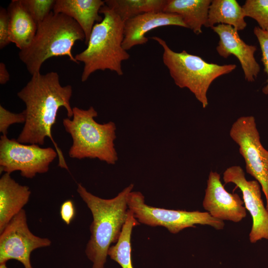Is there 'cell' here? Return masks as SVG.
Instances as JSON below:
<instances>
[{
  "label": "cell",
  "mask_w": 268,
  "mask_h": 268,
  "mask_svg": "<svg viewBox=\"0 0 268 268\" xmlns=\"http://www.w3.org/2000/svg\"><path fill=\"white\" fill-rule=\"evenodd\" d=\"M30 188L16 182L10 174L4 173L0 178V233L28 202Z\"/></svg>",
  "instance_id": "obj_15"
},
{
  "label": "cell",
  "mask_w": 268,
  "mask_h": 268,
  "mask_svg": "<svg viewBox=\"0 0 268 268\" xmlns=\"http://www.w3.org/2000/svg\"><path fill=\"white\" fill-rule=\"evenodd\" d=\"M99 13L103 14V19L94 25L87 48L74 56L78 63L84 64L82 82L98 70L108 69L122 75V63L130 57L122 46L124 22L105 4Z\"/></svg>",
  "instance_id": "obj_4"
},
{
  "label": "cell",
  "mask_w": 268,
  "mask_h": 268,
  "mask_svg": "<svg viewBox=\"0 0 268 268\" xmlns=\"http://www.w3.org/2000/svg\"><path fill=\"white\" fill-rule=\"evenodd\" d=\"M0 268H7L6 264L0 265Z\"/></svg>",
  "instance_id": "obj_29"
},
{
  "label": "cell",
  "mask_w": 268,
  "mask_h": 268,
  "mask_svg": "<svg viewBox=\"0 0 268 268\" xmlns=\"http://www.w3.org/2000/svg\"><path fill=\"white\" fill-rule=\"evenodd\" d=\"M72 119L65 118L63 124L72 139L68 150L73 159H97L108 164L114 165L118 160L115 146L116 126L110 121L97 123L95 118L98 113L93 106L84 110L72 108Z\"/></svg>",
  "instance_id": "obj_5"
},
{
  "label": "cell",
  "mask_w": 268,
  "mask_h": 268,
  "mask_svg": "<svg viewBox=\"0 0 268 268\" xmlns=\"http://www.w3.org/2000/svg\"><path fill=\"white\" fill-rule=\"evenodd\" d=\"M0 265L16 260L25 268H33L30 255L36 249L50 246L47 238L35 235L29 230L26 211L22 209L0 233Z\"/></svg>",
  "instance_id": "obj_10"
},
{
  "label": "cell",
  "mask_w": 268,
  "mask_h": 268,
  "mask_svg": "<svg viewBox=\"0 0 268 268\" xmlns=\"http://www.w3.org/2000/svg\"><path fill=\"white\" fill-rule=\"evenodd\" d=\"M10 42L9 40V20L7 9L0 8V49H2Z\"/></svg>",
  "instance_id": "obj_26"
},
{
  "label": "cell",
  "mask_w": 268,
  "mask_h": 268,
  "mask_svg": "<svg viewBox=\"0 0 268 268\" xmlns=\"http://www.w3.org/2000/svg\"><path fill=\"white\" fill-rule=\"evenodd\" d=\"M26 10L37 23L42 21L53 10L55 0H21Z\"/></svg>",
  "instance_id": "obj_23"
},
{
  "label": "cell",
  "mask_w": 268,
  "mask_h": 268,
  "mask_svg": "<svg viewBox=\"0 0 268 268\" xmlns=\"http://www.w3.org/2000/svg\"><path fill=\"white\" fill-rule=\"evenodd\" d=\"M225 184L232 183L243 195L245 207L251 215L253 224L249 233L251 243L262 239L268 240V210L261 197L260 183L256 180L248 181L243 169L234 165L227 168L223 173Z\"/></svg>",
  "instance_id": "obj_11"
},
{
  "label": "cell",
  "mask_w": 268,
  "mask_h": 268,
  "mask_svg": "<svg viewBox=\"0 0 268 268\" xmlns=\"http://www.w3.org/2000/svg\"><path fill=\"white\" fill-rule=\"evenodd\" d=\"M245 17L242 7L236 0H213L209 7L207 27L222 24L238 31L243 30L247 26Z\"/></svg>",
  "instance_id": "obj_19"
},
{
  "label": "cell",
  "mask_w": 268,
  "mask_h": 268,
  "mask_svg": "<svg viewBox=\"0 0 268 268\" xmlns=\"http://www.w3.org/2000/svg\"><path fill=\"white\" fill-rule=\"evenodd\" d=\"M75 210L73 201L67 200L64 201L60 208V215L62 219L67 225L70 224L74 217Z\"/></svg>",
  "instance_id": "obj_27"
},
{
  "label": "cell",
  "mask_w": 268,
  "mask_h": 268,
  "mask_svg": "<svg viewBox=\"0 0 268 268\" xmlns=\"http://www.w3.org/2000/svg\"><path fill=\"white\" fill-rule=\"evenodd\" d=\"M244 204L237 194H231L225 189L219 174L210 172L202 205L211 216L222 221L239 222L247 215Z\"/></svg>",
  "instance_id": "obj_12"
},
{
  "label": "cell",
  "mask_w": 268,
  "mask_h": 268,
  "mask_svg": "<svg viewBox=\"0 0 268 268\" xmlns=\"http://www.w3.org/2000/svg\"><path fill=\"white\" fill-rule=\"evenodd\" d=\"M85 40L84 33L78 24L63 13L51 11L37 23L35 35L30 44L20 50L18 56L32 75L40 73L43 64L53 57L67 56L79 64L71 49L76 41Z\"/></svg>",
  "instance_id": "obj_3"
},
{
  "label": "cell",
  "mask_w": 268,
  "mask_h": 268,
  "mask_svg": "<svg viewBox=\"0 0 268 268\" xmlns=\"http://www.w3.org/2000/svg\"><path fill=\"white\" fill-rule=\"evenodd\" d=\"M219 37L216 50L224 58L232 55L239 60L243 70L245 78L248 82H253L260 71V65L254 55L257 47L247 44L240 37L238 31L232 26L219 24L212 28Z\"/></svg>",
  "instance_id": "obj_13"
},
{
  "label": "cell",
  "mask_w": 268,
  "mask_h": 268,
  "mask_svg": "<svg viewBox=\"0 0 268 268\" xmlns=\"http://www.w3.org/2000/svg\"><path fill=\"white\" fill-rule=\"evenodd\" d=\"M105 4L101 0H56L53 11L73 19L82 29L87 45L95 22H100L103 19L99 14Z\"/></svg>",
  "instance_id": "obj_16"
},
{
  "label": "cell",
  "mask_w": 268,
  "mask_h": 268,
  "mask_svg": "<svg viewBox=\"0 0 268 268\" xmlns=\"http://www.w3.org/2000/svg\"><path fill=\"white\" fill-rule=\"evenodd\" d=\"M211 0H167L163 12L180 15L188 28L197 35L207 27Z\"/></svg>",
  "instance_id": "obj_18"
},
{
  "label": "cell",
  "mask_w": 268,
  "mask_h": 268,
  "mask_svg": "<svg viewBox=\"0 0 268 268\" xmlns=\"http://www.w3.org/2000/svg\"><path fill=\"white\" fill-rule=\"evenodd\" d=\"M139 224L132 211L129 209L120 237L116 244L111 246L109 249L108 255L122 268H133L131 259V235L133 227Z\"/></svg>",
  "instance_id": "obj_21"
},
{
  "label": "cell",
  "mask_w": 268,
  "mask_h": 268,
  "mask_svg": "<svg viewBox=\"0 0 268 268\" xmlns=\"http://www.w3.org/2000/svg\"><path fill=\"white\" fill-rule=\"evenodd\" d=\"M72 94L71 86H62L58 73L54 71L32 76L17 93L25 105L23 111L26 119L17 140L24 144L43 145L45 138H50L58 153V166L67 170L63 153L54 140L51 131L61 107L66 109L68 118H72V108L70 104Z\"/></svg>",
  "instance_id": "obj_1"
},
{
  "label": "cell",
  "mask_w": 268,
  "mask_h": 268,
  "mask_svg": "<svg viewBox=\"0 0 268 268\" xmlns=\"http://www.w3.org/2000/svg\"><path fill=\"white\" fill-rule=\"evenodd\" d=\"M253 31L260 44L262 52L261 60L264 65V71L268 76L267 84L263 87L262 92L268 95V31L262 29L259 26H255Z\"/></svg>",
  "instance_id": "obj_24"
},
{
  "label": "cell",
  "mask_w": 268,
  "mask_h": 268,
  "mask_svg": "<svg viewBox=\"0 0 268 268\" xmlns=\"http://www.w3.org/2000/svg\"><path fill=\"white\" fill-rule=\"evenodd\" d=\"M127 203L138 222L151 226H163L173 234L195 227L196 224L207 225L216 230H222L224 226L223 221L214 218L208 212L167 209L147 205L139 192L132 191Z\"/></svg>",
  "instance_id": "obj_7"
},
{
  "label": "cell",
  "mask_w": 268,
  "mask_h": 268,
  "mask_svg": "<svg viewBox=\"0 0 268 268\" xmlns=\"http://www.w3.org/2000/svg\"><path fill=\"white\" fill-rule=\"evenodd\" d=\"M178 26L187 28L179 14L165 12L144 13L124 22V38L122 44L126 51L136 45L146 44L148 38L146 34L155 28Z\"/></svg>",
  "instance_id": "obj_14"
},
{
  "label": "cell",
  "mask_w": 268,
  "mask_h": 268,
  "mask_svg": "<svg viewBox=\"0 0 268 268\" xmlns=\"http://www.w3.org/2000/svg\"><path fill=\"white\" fill-rule=\"evenodd\" d=\"M134 187L131 184L118 195L104 199L89 192L77 184V192L90 210L93 221L90 226L91 236L85 248L92 268H104L112 243L117 242L128 216V197Z\"/></svg>",
  "instance_id": "obj_2"
},
{
  "label": "cell",
  "mask_w": 268,
  "mask_h": 268,
  "mask_svg": "<svg viewBox=\"0 0 268 268\" xmlns=\"http://www.w3.org/2000/svg\"><path fill=\"white\" fill-rule=\"evenodd\" d=\"M105 4L124 22L150 12H163L167 0H106Z\"/></svg>",
  "instance_id": "obj_20"
},
{
  "label": "cell",
  "mask_w": 268,
  "mask_h": 268,
  "mask_svg": "<svg viewBox=\"0 0 268 268\" xmlns=\"http://www.w3.org/2000/svg\"><path fill=\"white\" fill-rule=\"evenodd\" d=\"M10 79V75L7 70L5 65L2 63H0V83L4 84L7 82Z\"/></svg>",
  "instance_id": "obj_28"
},
{
  "label": "cell",
  "mask_w": 268,
  "mask_h": 268,
  "mask_svg": "<svg viewBox=\"0 0 268 268\" xmlns=\"http://www.w3.org/2000/svg\"><path fill=\"white\" fill-rule=\"evenodd\" d=\"M9 20L10 42L22 50L31 43L37 24L22 5L21 0H12L7 9Z\"/></svg>",
  "instance_id": "obj_17"
},
{
  "label": "cell",
  "mask_w": 268,
  "mask_h": 268,
  "mask_svg": "<svg viewBox=\"0 0 268 268\" xmlns=\"http://www.w3.org/2000/svg\"><path fill=\"white\" fill-rule=\"evenodd\" d=\"M242 7L245 17L255 19L260 28L268 31V0H247Z\"/></svg>",
  "instance_id": "obj_22"
},
{
  "label": "cell",
  "mask_w": 268,
  "mask_h": 268,
  "mask_svg": "<svg viewBox=\"0 0 268 268\" xmlns=\"http://www.w3.org/2000/svg\"><path fill=\"white\" fill-rule=\"evenodd\" d=\"M25 119L23 111L19 113H12L0 105V132L2 135H7L10 126L13 124H24Z\"/></svg>",
  "instance_id": "obj_25"
},
{
  "label": "cell",
  "mask_w": 268,
  "mask_h": 268,
  "mask_svg": "<svg viewBox=\"0 0 268 268\" xmlns=\"http://www.w3.org/2000/svg\"><path fill=\"white\" fill-rule=\"evenodd\" d=\"M58 156L51 147L24 144L16 139L1 135L0 139V172L11 174L19 171L23 177L32 179L37 174L47 173L51 163Z\"/></svg>",
  "instance_id": "obj_8"
},
{
  "label": "cell",
  "mask_w": 268,
  "mask_h": 268,
  "mask_svg": "<svg viewBox=\"0 0 268 268\" xmlns=\"http://www.w3.org/2000/svg\"><path fill=\"white\" fill-rule=\"evenodd\" d=\"M151 38L162 46L163 62L176 85L181 88H188L203 108L208 105L207 92L211 83L236 68L235 64L219 65L207 63L185 50L176 52L161 38L153 36Z\"/></svg>",
  "instance_id": "obj_6"
},
{
  "label": "cell",
  "mask_w": 268,
  "mask_h": 268,
  "mask_svg": "<svg viewBox=\"0 0 268 268\" xmlns=\"http://www.w3.org/2000/svg\"><path fill=\"white\" fill-rule=\"evenodd\" d=\"M229 134L239 146L247 173L262 186L268 210V151L261 142L255 118L252 116L239 118L233 124Z\"/></svg>",
  "instance_id": "obj_9"
}]
</instances>
